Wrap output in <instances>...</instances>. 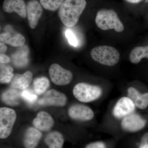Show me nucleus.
I'll list each match as a JSON object with an SVG mask.
<instances>
[{
    "label": "nucleus",
    "mask_w": 148,
    "mask_h": 148,
    "mask_svg": "<svg viewBox=\"0 0 148 148\" xmlns=\"http://www.w3.org/2000/svg\"><path fill=\"white\" fill-rule=\"evenodd\" d=\"M86 5V0H65L59 8L58 16L65 26L73 27L78 22Z\"/></svg>",
    "instance_id": "obj_1"
},
{
    "label": "nucleus",
    "mask_w": 148,
    "mask_h": 148,
    "mask_svg": "<svg viewBox=\"0 0 148 148\" xmlns=\"http://www.w3.org/2000/svg\"><path fill=\"white\" fill-rule=\"evenodd\" d=\"M95 21L97 27L103 31L114 29L120 33L124 30V25L116 12L112 10L101 9L98 11Z\"/></svg>",
    "instance_id": "obj_2"
},
{
    "label": "nucleus",
    "mask_w": 148,
    "mask_h": 148,
    "mask_svg": "<svg viewBox=\"0 0 148 148\" xmlns=\"http://www.w3.org/2000/svg\"><path fill=\"white\" fill-rule=\"evenodd\" d=\"M93 60L105 66H112L119 61L120 55L116 49L109 46L96 47L90 52Z\"/></svg>",
    "instance_id": "obj_3"
},
{
    "label": "nucleus",
    "mask_w": 148,
    "mask_h": 148,
    "mask_svg": "<svg viewBox=\"0 0 148 148\" xmlns=\"http://www.w3.org/2000/svg\"><path fill=\"white\" fill-rule=\"evenodd\" d=\"M103 90L100 86L86 83H79L74 86L73 94L78 101L83 103H89L101 97Z\"/></svg>",
    "instance_id": "obj_4"
},
{
    "label": "nucleus",
    "mask_w": 148,
    "mask_h": 148,
    "mask_svg": "<svg viewBox=\"0 0 148 148\" xmlns=\"http://www.w3.org/2000/svg\"><path fill=\"white\" fill-rule=\"evenodd\" d=\"M16 112L13 109L3 107L0 109V138L6 139L10 135L16 121Z\"/></svg>",
    "instance_id": "obj_5"
},
{
    "label": "nucleus",
    "mask_w": 148,
    "mask_h": 148,
    "mask_svg": "<svg viewBox=\"0 0 148 148\" xmlns=\"http://www.w3.org/2000/svg\"><path fill=\"white\" fill-rule=\"evenodd\" d=\"M49 73L52 82L57 85L69 84L73 79L72 72L57 64H53L50 66Z\"/></svg>",
    "instance_id": "obj_6"
},
{
    "label": "nucleus",
    "mask_w": 148,
    "mask_h": 148,
    "mask_svg": "<svg viewBox=\"0 0 148 148\" xmlns=\"http://www.w3.org/2000/svg\"><path fill=\"white\" fill-rule=\"evenodd\" d=\"M67 103V97L66 95L55 89H51L45 93L39 100L41 106L64 107Z\"/></svg>",
    "instance_id": "obj_7"
},
{
    "label": "nucleus",
    "mask_w": 148,
    "mask_h": 148,
    "mask_svg": "<svg viewBox=\"0 0 148 148\" xmlns=\"http://www.w3.org/2000/svg\"><path fill=\"white\" fill-rule=\"evenodd\" d=\"M135 104L128 97L120 98L114 107L113 114L117 119H122L134 113L135 110Z\"/></svg>",
    "instance_id": "obj_8"
},
{
    "label": "nucleus",
    "mask_w": 148,
    "mask_h": 148,
    "mask_svg": "<svg viewBox=\"0 0 148 148\" xmlns=\"http://www.w3.org/2000/svg\"><path fill=\"white\" fill-rule=\"evenodd\" d=\"M146 124V121L140 115L133 113L123 119L121 127L126 132H135L143 129Z\"/></svg>",
    "instance_id": "obj_9"
},
{
    "label": "nucleus",
    "mask_w": 148,
    "mask_h": 148,
    "mask_svg": "<svg viewBox=\"0 0 148 148\" xmlns=\"http://www.w3.org/2000/svg\"><path fill=\"white\" fill-rule=\"evenodd\" d=\"M43 12L42 5L37 0H30L27 5V16L29 27H36Z\"/></svg>",
    "instance_id": "obj_10"
},
{
    "label": "nucleus",
    "mask_w": 148,
    "mask_h": 148,
    "mask_svg": "<svg viewBox=\"0 0 148 148\" xmlns=\"http://www.w3.org/2000/svg\"><path fill=\"white\" fill-rule=\"evenodd\" d=\"M68 114L72 119L79 121H88L94 117L93 111L88 106L75 104L71 106Z\"/></svg>",
    "instance_id": "obj_11"
},
{
    "label": "nucleus",
    "mask_w": 148,
    "mask_h": 148,
    "mask_svg": "<svg viewBox=\"0 0 148 148\" xmlns=\"http://www.w3.org/2000/svg\"><path fill=\"white\" fill-rule=\"evenodd\" d=\"M3 8L7 13L16 12L23 18L27 16V5L24 0H5Z\"/></svg>",
    "instance_id": "obj_12"
},
{
    "label": "nucleus",
    "mask_w": 148,
    "mask_h": 148,
    "mask_svg": "<svg viewBox=\"0 0 148 148\" xmlns=\"http://www.w3.org/2000/svg\"><path fill=\"white\" fill-rule=\"evenodd\" d=\"M33 123L35 127L40 131H48L53 127L54 120L48 113L41 111L37 114Z\"/></svg>",
    "instance_id": "obj_13"
},
{
    "label": "nucleus",
    "mask_w": 148,
    "mask_h": 148,
    "mask_svg": "<svg viewBox=\"0 0 148 148\" xmlns=\"http://www.w3.org/2000/svg\"><path fill=\"white\" fill-rule=\"evenodd\" d=\"M42 137L40 130L35 127H30L26 130L23 139L25 148H36Z\"/></svg>",
    "instance_id": "obj_14"
},
{
    "label": "nucleus",
    "mask_w": 148,
    "mask_h": 148,
    "mask_svg": "<svg viewBox=\"0 0 148 148\" xmlns=\"http://www.w3.org/2000/svg\"><path fill=\"white\" fill-rule=\"evenodd\" d=\"M127 96L138 108L144 110L148 106V92L141 94L134 87H130L127 89Z\"/></svg>",
    "instance_id": "obj_15"
},
{
    "label": "nucleus",
    "mask_w": 148,
    "mask_h": 148,
    "mask_svg": "<svg viewBox=\"0 0 148 148\" xmlns=\"http://www.w3.org/2000/svg\"><path fill=\"white\" fill-rule=\"evenodd\" d=\"M33 74L27 71L23 74H17L13 77L11 82V86L15 89H24L27 88L32 82Z\"/></svg>",
    "instance_id": "obj_16"
},
{
    "label": "nucleus",
    "mask_w": 148,
    "mask_h": 148,
    "mask_svg": "<svg viewBox=\"0 0 148 148\" xmlns=\"http://www.w3.org/2000/svg\"><path fill=\"white\" fill-rule=\"evenodd\" d=\"M1 42L14 47L22 46L25 44V39L23 35L18 33L11 34L9 32L2 33L0 35Z\"/></svg>",
    "instance_id": "obj_17"
},
{
    "label": "nucleus",
    "mask_w": 148,
    "mask_h": 148,
    "mask_svg": "<svg viewBox=\"0 0 148 148\" xmlns=\"http://www.w3.org/2000/svg\"><path fill=\"white\" fill-rule=\"evenodd\" d=\"M21 98V92L12 88L6 90L1 95L3 102L10 106H18Z\"/></svg>",
    "instance_id": "obj_18"
},
{
    "label": "nucleus",
    "mask_w": 148,
    "mask_h": 148,
    "mask_svg": "<svg viewBox=\"0 0 148 148\" xmlns=\"http://www.w3.org/2000/svg\"><path fill=\"white\" fill-rule=\"evenodd\" d=\"M45 141L48 148H62L64 143L63 135L56 131L49 132L45 137Z\"/></svg>",
    "instance_id": "obj_19"
},
{
    "label": "nucleus",
    "mask_w": 148,
    "mask_h": 148,
    "mask_svg": "<svg viewBox=\"0 0 148 148\" xmlns=\"http://www.w3.org/2000/svg\"><path fill=\"white\" fill-rule=\"evenodd\" d=\"M143 58H148V45L136 47L130 54L129 60L132 64H138Z\"/></svg>",
    "instance_id": "obj_20"
},
{
    "label": "nucleus",
    "mask_w": 148,
    "mask_h": 148,
    "mask_svg": "<svg viewBox=\"0 0 148 148\" xmlns=\"http://www.w3.org/2000/svg\"><path fill=\"white\" fill-rule=\"evenodd\" d=\"M49 80L45 77L37 78L34 80V88L35 93L41 95L46 92L50 86Z\"/></svg>",
    "instance_id": "obj_21"
},
{
    "label": "nucleus",
    "mask_w": 148,
    "mask_h": 148,
    "mask_svg": "<svg viewBox=\"0 0 148 148\" xmlns=\"http://www.w3.org/2000/svg\"><path fill=\"white\" fill-rule=\"evenodd\" d=\"M0 82L1 84H7L11 82L14 76L13 69L11 66L1 64Z\"/></svg>",
    "instance_id": "obj_22"
},
{
    "label": "nucleus",
    "mask_w": 148,
    "mask_h": 148,
    "mask_svg": "<svg viewBox=\"0 0 148 148\" xmlns=\"http://www.w3.org/2000/svg\"><path fill=\"white\" fill-rule=\"evenodd\" d=\"M65 0H40L43 7L47 10L55 11L59 8Z\"/></svg>",
    "instance_id": "obj_23"
},
{
    "label": "nucleus",
    "mask_w": 148,
    "mask_h": 148,
    "mask_svg": "<svg viewBox=\"0 0 148 148\" xmlns=\"http://www.w3.org/2000/svg\"><path fill=\"white\" fill-rule=\"evenodd\" d=\"M31 89L26 88L21 91V97L25 102L32 105L37 101L38 96Z\"/></svg>",
    "instance_id": "obj_24"
},
{
    "label": "nucleus",
    "mask_w": 148,
    "mask_h": 148,
    "mask_svg": "<svg viewBox=\"0 0 148 148\" xmlns=\"http://www.w3.org/2000/svg\"><path fill=\"white\" fill-rule=\"evenodd\" d=\"M65 35L70 44L75 47H77L79 44L78 39L73 32L70 30H67Z\"/></svg>",
    "instance_id": "obj_25"
},
{
    "label": "nucleus",
    "mask_w": 148,
    "mask_h": 148,
    "mask_svg": "<svg viewBox=\"0 0 148 148\" xmlns=\"http://www.w3.org/2000/svg\"><path fill=\"white\" fill-rule=\"evenodd\" d=\"M85 148H106V147L103 142H96L88 144Z\"/></svg>",
    "instance_id": "obj_26"
},
{
    "label": "nucleus",
    "mask_w": 148,
    "mask_h": 148,
    "mask_svg": "<svg viewBox=\"0 0 148 148\" xmlns=\"http://www.w3.org/2000/svg\"><path fill=\"white\" fill-rule=\"evenodd\" d=\"M139 148H148V132L144 134L141 138Z\"/></svg>",
    "instance_id": "obj_27"
},
{
    "label": "nucleus",
    "mask_w": 148,
    "mask_h": 148,
    "mask_svg": "<svg viewBox=\"0 0 148 148\" xmlns=\"http://www.w3.org/2000/svg\"><path fill=\"white\" fill-rule=\"evenodd\" d=\"M10 61V58L4 53H1L0 62L1 64H8Z\"/></svg>",
    "instance_id": "obj_28"
},
{
    "label": "nucleus",
    "mask_w": 148,
    "mask_h": 148,
    "mask_svg": "<svg viewBox=\"0 0 148 148\" xmlns=\"http://www.w3.org/2000/svg\"><path fill=\"white\" fill-rule=\"evenodd\" d=\"M7 47L4 43L0 42V52L1 53H3L7 50Z\"/></svg>",
    "instance_id": "obj_29"
},
{
    "label": "nucleus",
    "mask_w": 148,
    "mask_h": 148,
    "mask_svg": "<svg viewBox=\"0 0 148 148\" xmlns=\"http://www.w3.org/2000/svg\"><path fill=\"white\" fill-rule=\"evenodd\" d=\"M127 2L131 4H137L142 1L143 0H125Z\"/></svg>",
    "instance_id": "obj_30"
},
{
    "label": "nucleus",
    "mask_w": 148,
    "mask_h": 148,
    "mask_svg": "<svg viewBox=\"0 0 148 148\" xmlns=\"http://www.w3.org/2000/svg\"><path fill=\"white\" fill-rule=\"evenodd\" d=\"M146 1H147H147H148V0H146Z\"/></svg>",
    "instance_id": "obj_31"
}]
</instances>
